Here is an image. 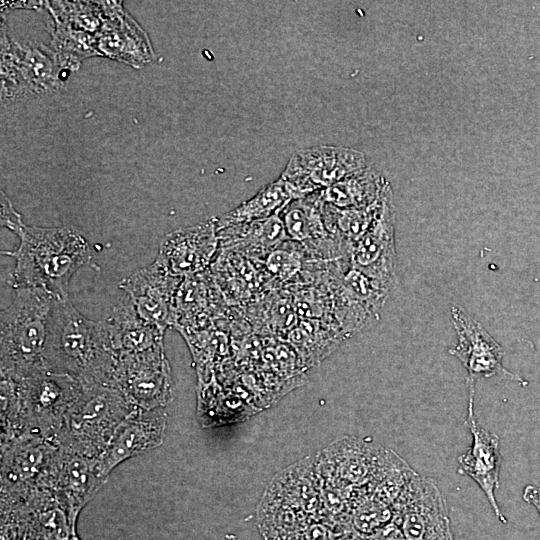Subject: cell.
I'll return each mask as SVG.
<instances>
[{"label":"cell","instance_id":"obj_1","mask_svg":"<svg viewBox=\"0 0 540 540\" xmlns=\"http://www.w3.org/2000/svg\"><path fill=\"white\" fill-rule=\"evenodd\" d=\"M115 362L103 322L85 317L69 298H55L44 349L45 368L89 386L112 384Z\"/></svg>","mask_w":540,"mask_h":540},{"label":"cell","instance_id":"obj_2","mask_svg":"<svg viewBox=\"0 0 540 540\" xmlns=\"http://www.w3.org/2000/svg\"><path fill=\"white\" fill-rule=\"evenodd\" d=\"M13 232L19 246L6 252L15 259L9 283L15 288H41L55 298H68L72 276L91 259L85 238L69 227H37L21 223Z\"/></svg>","mask_w":540,"mask_h":540},{"label":"cell","instance_id":"obj_3","mask_svg":"<svg viewBox=\"0 0 540 540\" xmlns=\"http://www.w3.org/2000/svg\"><path fill=\"white\" fill-rule=\"evenodd\" d=\"M54 299L41 288L16 289L0 314L1 374L22 379L46 369L44 349Z\"/></svg>","mask_w":540,"mask_h":540},{"label":"cell","instance_id":"obj_4","mask_svg":"<svg viewBox=\"0 0 540 540\" xmlns=\"http://www.w3.org/2000/svg\"><path fill=\"white\" fill-rule=\"evenodd\" d=\"M136 409L114 384L83 386L66 413L54 443L61 449L98 458Z\"/></svg>","mask_w":540,"mask_h":540},{"label":"cell","instance_id":"obj_5","mask_svg":"<svg viewBox=\"0 0 540 540\" xmlns=\"http://www.w3.org/2000/svg\"><path fill=\"white\" fill-rule=\"evenodd\" d=\"M61 70H66L61 56L43 45L8 38L1 24V99L14 101L30 94L58 89Z\"/></svg>","mask_w":540,"mask_h":540},{"label":"cell","instance_id":"obj_6","mask_svg":"<svg viewBox=\"0 0 540 540\" xmlns=\"http://www.w3.org/2000/svg\"><path fill=\"white\" fill-rule=\"evenodd\" d=\"M24 434L54 442L83 385L73 377L42 369L18 379Z\"/></svg>","mask_w":540,"mask_h":540},{"label":"cell","instance_id":"obj_7","mask_svg":"<svg viewBox=\"0 0 540 540\" xmlns=\"http://www.w3.org/2000/svg\"><path fill=\"white\" fill-rule=\"evenodd\" d=\"M366 166L361 151L319 145L295 152L280 177L290 187L294 199H298L322 191Z\"/></svg>","mask_w":540,"mask_h":540},{"label":"cell","instance_id":"obj_8","mask_svg":"<svg viewBox=\"0 0 540 540\" xmlns=\"http://www.w3.org/2000/svg\"><path fill=\"white\" fill-rule=\"evenodd\" d=\"M450 318L457 335V344L449 349V354L455 356L467 371L468 395H475V384L480 378L500 376L522 386L528 384L503 366V347L465 309L452 305Z\"/></svg>","mask_w":540,"mask_h":540},{"label":"cell","instance_id":"obj_9","mask_svg":"<svg viewBox=\"0 0 540 540\" xmlns=\"http://www.w3.org/2000/svg\"><path fill=\"white\" fill-rule=\"evenodd\" d=\"M57 448L29 434L1 443V503L22 501L42 488Z\"/></svg>","mask_w":540,"mask_h":540},{"label":"cell","instance_id":"obj_10","mask_svg":"<svg viewBox=\"0 0 540 540\" xmlns=\"http://www.w3.org/2000/svg\"><path fill=\"white\" fill-rule=\"evenodd\" d=\"M396 503L403 540H453L446 500L432 478L413 476Z\"/></svg>","mask_w":540,"mask_h":540},{"label":"cell","instance_id":"obj_11","mask_svg":"<svg viewBox=\"0 0 540 540\" xmlns=\"http://www.w3.org/2000/svg\"><path fill=\"white\" fill-rule=\"evenodd\" d=\"M112 384L140 409L164 408L173 385L164 346L116 357Z\"/></svg>","mask_w":540,"mask_h":540},{"label":"cell","instance_id":"obj_12","mask_svg":"<svg viewBox=\"0 0 540 540\" xmlns=\"http://www.w3.org/2000/svg\"><path fill=\"white\" fill-rule=\"evenodd\" d=\"M349 265L392 292L397 284L395 206L390 183L366 233L349 249Z\"/></svg>","mask_w":540,"mask_h":540},{"label":"cell","instance_id":"obj_13","mask_svg":"<svg viewBox=\"0 0 540 540\" xmlns=\"http://www.w3.org/2000/svg\"><path fill=\"white\" fill-rule=\"evenodd\" d=\"M106 480L107 476L99 468L98 458L58 447L42 488L56 495L76 527L79 513Z\"/></svg>","mask_w":540,"mask_h":540},{"label":"cell","instance_id":"obj_14","mask_svg":"<svg viewBox=\"0 0 540 540\" xmlns=\"http://www.w3.org/2000/svg\"><path fill=\"white\" fill-rule=\"evenodd\" d=\"M182 279L169 273L155 259L123 279L119 287L140 317L165 332L175 318L176 293Z\"/></svg>","mask_w":540,"mask_h":540},{"label":"cell","instance_id":"obj_15","mask_svg":"<svg viewBox=\"0 0 540 540\" xmlns=\"http://www.w3.org/2000/svg\"><path fill=\"white\" fill-rule=\"evenodd\" d=\"M465 425L472 434V445L461 454L458 461V473L473 479L484 492L496 517L502 522L507 520L501 512L495 497L499 487V473L502 463L499 438L478 422L474 413V395H468V413Z\"/></svg>","mask_w":540,"mask_h":540},{"label":"cell","instance_id":"obj_16","mask_svg":"<svg viewBox=\"0 0 540 540\" xmlns=\"http://www.w3.org/2000/svg\"><path fill=\"white\" fill-rule=\"evenodd\" d=\"M218 244L216 220H208L169 233L156 259L169 273L184 278L204 270Z\"/></svg>","mask_w":540,"mask_h":540},{"label":"cell","instance_id":"obj_17","mask_svg":"<svg viewBox=\"0 0 540 540\" xmlns=\"http://www.w3.org/2000/svg\"><path fill=\"white\" fill-rule=\"evenodd\" d=\"M167 414L164 408L136 409L120 426L106 450L98 457L101 472L109 473L123 461L162 444Z\"/></svg>","mask_w":540,"mask_h":540},{"label":"cell","instance_id":"obj_18","mask_svg":"<svg viewBox=\"0 0 540 540\" xmlns=\"http://www.w3.org/2000/svg\"><path fill=\"white\" fill-rule=\"evenodd\" d=\"M324 202L321 191L293 199L279 212L287 237L304 251L328 257L347 252L341 243L327 231L323 217Z\"/></svg>","mask_w":540,"mask_h":540},{"label":"cell","instance_id":"obj_19","mask_svg":"<svg viewBox=\"0 0 540 540\" xmlns=\"http://www.w3.org/2000/svg\"><path fill=\"white\" fill-rule=\"evenodd\" d=\"M99 33L100 55L104 54L136 67L150 61L152 50L149 40L121 4L113 2L109 16Z\"/></svg>","mask_w":540,"mask_h":540},{"label":"cell","instance_id":"obj_20","mask_svg":"<svg viewBox=\"0 0 540 540\" xmlns=\"http://www.w3.org/2000/svg\"><path fill=\"white\" fill-rule=\"evenodd\" d=\"M102 322L116 357L164 346L165 332L140 317L129 300L115 306Z\"/></svg>","mask_w":540,"mask_h":540},{"label":"cell","instance_id":"obj_21","mask_svg":"<svg viewBox=\"0 0 540 540\" xmlns=\"http://www.w3.org/2000/svg\"><path fill=\"white\" fill-rule=\"evenodd\" d=\"M219 244L255 256L268 255L289 239L279 214L217 230Z\"/></svg>","mask_w":540,"mask_h":540},{"label":"cell","instance_id":"obj_22","mask_svg":"<svg viewBox=\"0 0 540 540\" xmlns=\"http://www.w3.org/2000/svg\"><path fill=\"white\" fill-rule=\"evenodd\" d=\"M387 180L372 167L351 174L321 191L323 202L340 209L361 208L375 203Z\"/></svg>","mask_w":540,"mask_h":540},{"label":"cell","instance_id":"obj_23","mask_svg":"<svg viewBox=\"0 0 540 540\" xmlns=\"http://www.w3.org/2000/svg\"><path fill=\"white\" fill-rule=\"evenodd\" d=\"M293 199L290 187L282 177H279L260 189L253 197L216 220L217 230L266 219L277 214Z\"/></svg>","mask_w":540,"mask_h":540},{"label":"cell","instance_id":"obj_24","mask_svg":"<svg viewBox=\"0 0 540 540\" xmlns=\"http://www.w3.org/2000/svg\"><path fill=\"white\" fill-rule=\"evenodd\" d=\"M286 243V242H285ZM285 243L266 256V269L279 279L292 277L301 268L302 250Z\"/></svg>","mask_w":540,"mask_h":540},{"label":"cell","instance_id":"obj_25","mask_svg":"<svg viewBox=\"0 0 540 540\" xmlns=\"http://www.w3.org/2000/svg\"><path fill=\"white\" fill-rule=\"evenodd\" d=\"M1 540L39 539L16 513L10 510H1Z\"/></svg>","mask_w":540,"mask_h":540},{"label":"cell","instance_id":"obj_26","mask_svg":"<svg viewBox=\"0 0 540 540\" xmlns=\"http://www.w3.org/2000/svg\"><path fill=\"white\" fill-rule=\"evenodd\" d=\"M522 499L532 505L540 515V486L526 485L523 489Z\"/></svg>","mask_w":540,"mask_h":540},{"label":"cell","instance_id":"obj_27","mask_svg":"<svg viewBox=\"0 0 540 540\" xmlns=\"http://www.w3.org/2000/svg\"><path fill=\"white\" fill-rule=\"evenodd\" d=\"M70 540H80L77 536L71 538Z\"/></svg>","mask_w":540,"mask_h":540}]
</instances>
